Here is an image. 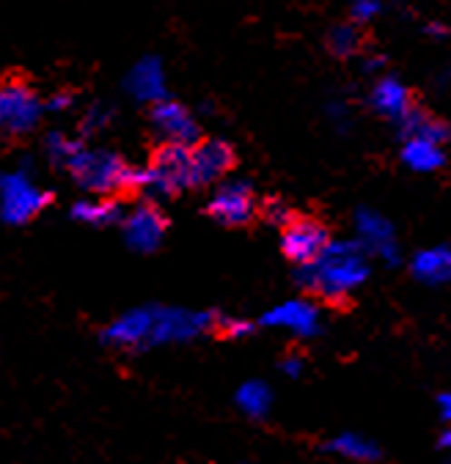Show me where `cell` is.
Segmentation results:
<instances>
[{
  "mask_svg": "<svg viewBox=\"0 0 451 464\" xmlns=\"http://www.w3.org/2000/svg\"><path fill=\"white\" fill-rule=\"evenodd\" d=\"M364 277H367V256L364 247H358L352 242L347 245L330 242L317 261L303 264V269L298 272V281L303 289L330 303H341L358 284H364Z\"/></svg>",
  "mask_w": 451,
  "mask_h": 464,
  "instance_id": "1",
  "label": "cell"
},
{
  "mask_svg": "<svg viewBox=\"0 0 451 464\" xmlns=\"http://www.w3.org/2000/svg\"><path fill=\"white\" fill-rule=\"evenodd\" d=\"M66 170L74 176L80 188H85L88 193H97V196L143 188V168H132L119 154L100 151V149L80 146L72 154V160L66 162Z\"/></svg>",
  "mask_w": 451,
  "mask_h": 464,
  "instance_id": "2",
  "label": "cell"
},
{
  "mask_svg": "<svg viewBox=\"0 0 451 464\" xmlns=\"http://www.w3.org/2000/svg\"><path fill=\"white\" fill-rule=\"evenodd\" d=\"M39 119H42V102L36 97V91L20 77L0 80V132L12 138L28 135L36 130Z\"/></svg>",
  "mask_w": 451,
  "mask_h": 464,
  "instance_id": "3",
  "label": "cell"
},
{
  "mask_svg": "<svg viewBox=\"0 0 451 464\" xmlns=\"http://www.w3.org/2000/svg\"><path fill=\"white\" fill-rule=\"evenodd\" d=\"M191 157L193 149L182 143H165L154 151L149 168H143V190L154 196H173L191 188Z\"/></svg>",
  "mask_w": 451,
  "mask_h": 464,
  "instance_id": "4",
  "label": "cell"
},
{
  "mask_svg": "<svg viewBox=\"0 0 451 464\" xmlns=\"http://www.w3.org/2000/svg\"><path fill=\"white\" fill-rule=\"evenodd\" d=\"M50 201L53 196L47 190H39L25 170L0 176V218L6 223L23 226L34 220Z\"/></svg>",
  "mask_w": 451,
  "mask_h": 464,
  "instance_id": "5",
  "label": "cell"
},
{
  "mask_svg": "<svg viewBox=\"0 0 451 464\" xmlns=\"http://www.w3.org/2000/svg\"><path fill=\"white\" fill-rule=\"evenodd\" d=\"M330 245V234L328 228L314 220V218H292L284 231H281V247H284V256L295 264H311L317 261L325 247Z\"/></svg>",
  "mask_w": 451,
  "mask_h": 464,
  "instance_id": "6",
  "label": "cell"
},
{
  "mask_svg": "<svg viewBox=\"0 0 451 464\" xmlns=\"http://www.w3.org/2000/svg\"><path fill=\"white\" fill-rule=\"evenodd\" d=\"M215 324L212 314H191L179 308H154V322H152V343H165V341H185L193 338Z\"/></svg>",
  "mask_w": 451,
  "mask_h": 464,
  "instance_id": "7",
  "label": "cell"
},
{
  "mask_svg": "<svg viewBox=\"0 0 451 464\" xmlns=\"http://www.w3.org/2000/svg\"><path fill=\"white\" fill-rule=\"evenodd\" d=\"M210 215L223 226H245L256 215V198L248 181H226L210 201Z\"/></svg>",
  "mask_w": 451,
  "mask_h": 464,
  "instance_id": "8",
  "label": "cell"
},
{
  "mask_svg": "<svg viewBox=\"0 0 451 464\" xmlns=\"http://www.w3.org/2000/svg\"><path fill=\"white\" fill-rule=\"evenodd\" d=\"M152 124L154 130L168 140V143H182V146H196L199 140V124L191 116L185 105L173 100H160L152 108Z\"/></svg>",
  "mask_w": 451,
  "mask_h": 464,
  "instance_id": "9",
  "label": "cell"
},
{
  "mask_svg": "<svg viewBox=\"0 0 451 464\" xmlns=\"http://www.w3.org/2000/svg\"><path fill=\"white\" fill-rule=\"evenodd\" d=\"M234 165V151L223 140H207L193 149L191 157V188H207V184L226 176Z\"/></svg>",
  "mask_w": 451,
  "mask_h": 464,
  "instance_id": "10",
  "label": "cell"
},
{
  "mask_svg": "<svg viewBox=\"0 0 451 464\" xmlns=\"http://www.w3.org/2000/svg\"><path fill=\"white\" fill-rule=\"evenodd\" d=\"M165 237V218L157 207L141 204L124 218V239L138 253H152Z\"/></svg>",
  "mask_w": 451,
  "mask_h": 464,
  "instance_id": "11",
  "label": "cell"
},
{
  "mask_svg": "<svg viewBox=\"0 0 451 464\" xmlns=\"http://www.w3.org/2000/svg\"><path fill=\"white\" fill-rule=\"evenodd\" d=\"M152 322H154V308H135L130 314H122L116 322H111L103 333V341L124 349L152 346Z\"/></svg>",
  "mask_w": 451,
  "mask_h": 464,
  "instance_id": "12",
  "label": "cell"
},
{
  "mask_svg": "<svg viewBox=\"0 0 451 464\" xmlns=\"http://www.w3.org/2000/svg\"><path fill=\"white\" fill-rule=\"evenodd\" d=\"M372 105L380 116L391 119V121H402L410 111H413V102H410V91L394 80V77H383L375 88H372Z\"/></svg>",
  "mask_w": 451,
  "mask_h": 464,
  "instance_id": "13",
  "label": "cell"
},
{
  "mask_svg": "<svg viewBox=\"0 0 451 464\" xmlns=\"http://www.w3.org/2000/svg\"><path fill=\"white\" fill-rule=\"evenodd\" d=\"M127 88L132 91V97L141 100V102H160V100H165V74H162L160 61H154V58L141 61L130 72Z\"/></svg>",
  "mask_w": 451,
  "mask_h": 464,
  "instance_id": "14",
  "label": "cell"
},
{
  "mask_svg": "<svg viewBox=\"0 0 451 464\" xmlns=\"http://www.w3.org/2000/svg\"><path fill=\"white\" fill-rule=\"evenodd\" d=\"M358 234L360 242L367 245V250L380 253L388 261H397V239L391 226L377 215V212H360L358 215Z\"/></svg>",
  "mask_w": 451,
  "mask_h": 464,
  "instance_id": "15",
  "label": "cell"
},
{
  "mask_svg": "<svg viewBox=\"0 0 451 464\" xmlns=\"http://www.w3.org/2000/svg\"><path fill=\"white\" fill-rule=\"evenodd\" d=\"M413 272H416V277H421V281H426V284L451 281V247L421 250L413 258Z\"/></svg>",
  "mask_w": 451,
  "mask_h": 464,
  "instance_id": "16",
  "label": "cell"
},
{
  "mask_svg": "<svg viewBox=\"0 0 451 464\" xmlns=\"http://www.w3.org/2000/svg\"><path fill=\"white\" fill-rule=\"evenodd\" d=\"M402 160H405L407 168L421 170V173H429V170H437L446 157H443L440 143H435L429 138H405Z\"/></svg>",
  "mask_w": 451,
  "mask_h": 464,
  "instance_id": "17",
  "label": "cell"
},
{
  "mask_svg": "<svg viewBox=\"0 0 451 464\" xmlns=\"http://www.w3.org/2000/svg\"><path fill=\"white\" fill-rule=\"evenodd\" d=\"M264 324H281V327H292L298 330L300 335L311 333L317 327V311L303 303V300H295V303H284L281 308L270 311L264 316Z\"/></svg>",
  "mask_w": 451,
  "mask_h": 464,
  "instance_id": "18",
  "label": "cell"
},
{
  "mask_svg": "<svg viewBox=\"0 0 451 464\" xmlns=\"http://www.w3.org/2000/svg\"><path fill=\"white\" fill-rule=\"evenodd\" d=\"M399 132H402V138H429L435 143H443V140L451 138V130L443 121L429 119L426 113H421L416 108L399 121Z\"/></svg>",
  "mask_w": 451,
  "mask_h": 464,
  "instance_id": "19",
  "label": "cell"
},
{
  "mask_svg": "<svg viewBox=\"0 0 451 464\" xmlns=\"http://www.w3.org/2000/svg\"><path fill=\"white\" fill-rule=\"evenodd\" d=\"M72 218L85 226H111L122 218V207L116 201H77L72 207Z\"/></svg>",
  "mask_w": 451,
  "mask_h": 464,
  "instance_id": "20",
  "label": "cell"
},
{
  "mask_svg": "<svg viewBox=\"0 0 451 464\" xmlns=\"http://www.w3.org/2000/svg\"><path fill=\"white\" fill-rule=\"evenodd\" d=\"M240 407L248 412V415H264L267 407H270V393L264 385L259 382H248L245 388H240V396H237Z\"/></svg>",
  "mask_w": 451,
  "mask_h": 464,
  "instance_id": "21",
  "label": "cell"
},
{
  "mask_svg": "<svg viewBox=\"0 0 451 464\" xmlns=\"http://www.w3.org/2000/svg\"><path fill=\"white\" fill-rule=\"evenodd\" d=\"M360 47V36L352 25H338L330 34V50L336 55H352Z\"/></svg>",
  "mask_w": 451,
  "mask_h": 464,
  "instance_id": "22",
  "label": "cell"
},
{
  "mask_svg": "<svg viewBox=\"0 0 451 464\" xmlns=\"http://www.w3.org/2000/svg\"><path fill=\"white\" fill-rule=\"evenodd\" d=\"M83 143H77V140H72V138H66V135H61V132H53L50 138H47V154L58 162V165H66L69 160H72V154L80 149Z\"/></svg>",
  "mask_w": 451,
  "mask_h": 464,
  "instance_id": "23",
  "label": "cell"
},
{
  "mask_svg": "<svg viewBox=\"0 0 451 464\" xmlns=\"http://www.w3.org/2000/svg\"><path fill=\"white\" fill-rule=\"evenodd\" d=\"M380 9H383L380 0H352V17H355L358 23H369V20H375V17L380 14Z\"/></svg>",
  "mask_w": 451,
  "mask_h": 464,
  "instance_id": "24",
  "label": "cell"
},
{
  "mask_svg": "<svg viewBox=\"0 0 451 464\" xmlns=\"http://www.w3.org/2000/svg\"><path fill=\"white\" fill-rule=\"evenodd\" d=\"M264 218L270 220V223H276V226H287L289 220H292V212L281 204V201H267L264 204Z\"/></svg>",
  "mask_w": 451,
  "mask_h": 464,
  "instance_id": "25",
  "label": "cell"
},
{
  "mask_svg": "<svg viewBox=\"0 0 451 464\" xmlns=\"http://www.w3.org/2000/svg\"><path fill=\"white\" fill-rule=\"evenodd\" d=\"M108 121H111V113H108L105 108H94L92 113L85 116V121H83V132H85V135H88V132H97V130H103Z\"/></svg>",
  "mask_w": 451,
  "mask_h": 464,
  "instance_id": "26",
  "label": "cell"
},
{
  "mask_svg": "<svg viewBox=\"0 0 451 464\" xmlns=\"http://www.w3.org/2000/svg\"><path fill=\"white\" fill-rule=\"evenodd\" d=\"M338 445H341V450H347V453H352V456H358V459H364V456H375V450H372V448H367L364 442H360V440H352V437L341 440Z\"/></svg>",
  "mask_w": 451,
  "mask_h": 464,
  "instance_id": "27",
  "label": "cell"
},
{
  "mask_svg": "<svg viewBox=\"0 0 451 464\" xmlns=\"http://www.w3.org/2000/svg\"><path fill=\"white\" fill-rule=\"evenodd\" d=\"M221 327H223V333L231 335V338H240V335H248V333H250V324L242 322V319H223Z\"/></svg>",
  "mask_w": 451,
  "mask_h": 464,
  "instance_id": "28",
  "label": "cell"
},
{
  "mask_svg": "<svg viewBox=\"0 0 451 464\" xmlns=\"http://www.w3.org/2000/svg\"><path fill=\"white\" fill-rule=\"evenodd\" d=\"M66 108H72V94H55V97L47 102V111H53V113H61V111H66Z\"/></svg>",
  "mask_w": 451,
  "mask_h": 464,
  "instance_id": "29",
  "label": "cell"
},
{
  "mask_svg": "<svg viewBox=\"0 0 451 464\" xmlns=\"http://www.w3.org/2000/svg\"><path fill=\"white\" fill-rule=\"evenodd\" d=\"M284 371H287V374H300V360L298 357H289L284 362Z\"/></svg>",
  "mask_w": 451,
  "mask_h": 464,
  "instance_id": "30",
  "label": "cell"
},
{
  "mask_svg": "<svg viewBox=\"0 0 451 464\" xmlns=\"http://www.w3.org/2000/svg\"><path fill=\"white\" fill-rule=\"evenodd\" d=\"M426 34H432V36H446V28L437 25V23H432V25H426Z\"/></svg>",
  "mask_w": 451,
  "mask_h": 464,
  "instance_id": "31",
  "label": "cell"
},
{
  "mask_svg": "<svg viewBox=\"0 0 451 464\" xmlns=\"http://www.w3.org/2000/svg\"><path fill=\"white\" fill-rule=\"evenodd\" d=\"M440 404H443V415H446V420L451 423V396H443V401H440Z\"/></svg>",
  "mask_w": 451,
  "mask_h": 464,
  "instance_id": "32",
  "label": "cell"
},
{
  "mask_svg": "<svg viewBox=\"0 0 451 464\" xmlns=\"http://www.w3.org/2000/svg\"><path fill=\"white\" fill-rule=\"evenodd\" d=\"M443 445H448V448H451V431H446V434H443Z\"/></svg>",
  "mask_w": 451,
  "mask_h": 464,
  "instance_id": "33",
  "label": "cell"
}]
</instances>
